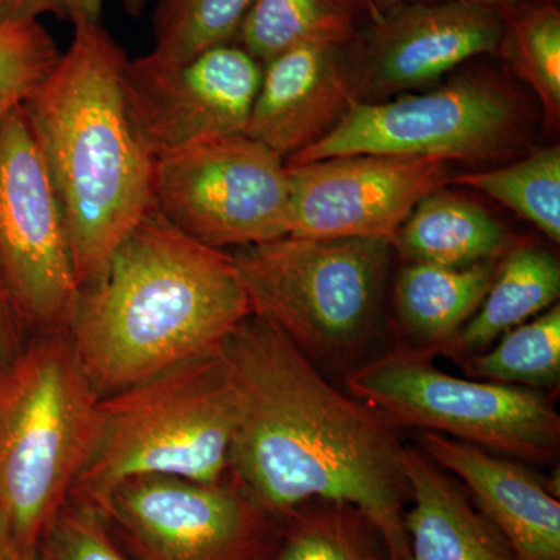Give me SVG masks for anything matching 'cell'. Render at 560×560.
<instances>
[{
  "label": "cell",
  "instance_id": "cell-1",
  "mask_svg": "<svg viewBox=\"0 0 560 560\" xmlns=\"http://www.w3.org/2000/svg\"><path fill=\"white\" fill-rule=\"evenodd\" d=\"M217 355L235 410L230 474L246 492L279 521L313 500L349 504L390 560H410V488L393 427L253 313Z\"/></svg>",
  "mask_w": 560,
  "mask_h": 560
},
{
  "label": "cell",
  "instance_id": "cell-2",
  "mask_svg": "<svg viewBox=\"0 0 560 560\" xmlns=\"http://www.w3.org/2000/svg\"><path fill=\"white\" fill-rule=\"evenodd\" d=\"M249 315L230 250L194 241L153 210L80 290L65 334L103 399L213 355Z\"/></svg>",
  "mask_w": 560,
  "mask_h": 560
},
{
  "label": "cell",
  "instance_id": "cell-3",
  "mask_svg": "<svg viewBox=\"0 0 560 560\" xmlns=\"http://www.w3.org/2000/svg\"><path fill=\"white\" fill-rule=\"evenodd\" d=\"M127 60L102 21L77 22L68 50L24 105L60 198L80 290L153 212L154 158L132 130L121 92Z\"/></svg>",
  "mask_w": 560,
  "mask_h": 560
},
{
  "label": "cell",
  "instance_id": "cell-4",
  "mask_svg": "<svg viewBox=\"0 0 560 560\" xmlns=\"http://www.w3.org/2000/svg\"><path fill=\"white\" fill-rule=\"evenodd\" d=\"M234 431L219 355L180 364L98 400L90 451L69 500L97 506L140 477L220 482L230 474Z\"/></svg>",
  "mask_w": 560,
  "mask_h": 560
},
{
  "label": "cell",
  "instance_id": "cell-5",
  "mask_svg": "<svg viewBox=\"0 0 560 560\" xmlns=\"http://www.w3.org/2000/svg\"><path fill=\"white\" fill-rule=\"evenodd\" d=\"M98 400L65 331L33 335L0 374V526L28 550L69 501Z\"/></svg>",
  "mask_w": 560,
  "mask_h": 560
},
{
  "label": "cell",
  "instance_id": "cell-6",
  "mask_svg": "<svg viewBox=\"0 0 560 560\" xmlns=\"http://www.w3.org/2000/svg\"><path fill=\"white\" fill-rule=\"evenodd\" d=\"M390 248L375 238L285 235L230 253L250 313L313 363L348 372L381 324Z\"/></svg>",
  "mask_w": 560,
  "mask_h": 560
},
{
  "label": "cell",
  "instance_id": "cell-7",
  "mask_svg": "<svg viewBox=\"0 0 560 560\" xmlns=\"http://www.w3.org/2000/svg\"><path fill=\"white\" fill-rule=\"evenodd\" d=\"M345 388L393 429L433 431L495 455L558 458L560 416L540 389L460 378L419 348H394L345 372Z\"/></svg>",
  "mask_w": 560,
  "mask_h": 560
},
{
  "label": "cell",
  "instance_id": "cell-8",
  "mask_svg": "<svg viewBox=\"0 0 560 560\" xmlns=\"http://www.w3.org/2000/svg\"><path fill=\"white\" fill-rule=\"evenodd\" d=\"M533 124L529 102L510 81L469 70L431 91L353 102L330 135L285 164L385 154L485 167L518 156Z\"/></svg>",
  "mask_w": 560,
  "mask_h": 560
},
{
  "label": "cell",
  "instance_id": "cell-9",
  "mask_svg": "<svg viewBox=\"0 0 560 560\" xmlns=\"http://www.w3.org/2000/svg\"><path fill=\"white\" fill-rule=\"evenodd\" d=\"M153 210L194 241L221 250L290 234L285 161L245 132L154 158Z\"/></svg>",
  "mask_w": 560,
  "mask_h": 560
},
{
  "label": "cell",
  "instance_id": "cell-10",
  "mask_svg": "<svg viewBox=\"0 0 560 560\" xmlns=\"http://www.w3.org/2000/svg\"><path fill=\"white\" fill-rule=\"evenodd\" d=\"M97 508L131 560H270L282 533L231 474L220 482L135 478Z\"/></svg>",
  "mask_w": 560,
  "mask_h": 560
},
{
  "label": "cell",
  "instance_id": "cell-11",
  "mask_svg": "<svg viewBox=\"0 0 560 560\" xmlns=\"http://www.w3.org/2000/svg\"><path fill=\"white\" fill-rule=\"evenodd\" d=\"M0 280L31 337L68 330L80 283L60 198L24 106L0 125Z\"/></svg>",
  "mask_w": 560,
  "mask_h": 560
},
{
  "label": "cell",
  "instance_id": "cell-12",
  "mask_svg": "<svg viewBox=\"0 0 560 560\" xmlns=\"http://www.w3.org/2000/svg\"><path fill=\"white\" fill-rule=\"evenodd\" d=\"M264 65L238 44H221L179 65L128 58L121 92L132 130L153 158L245 132Z\"/></svg>",
  "mask_w": 560,
  "mask_h": 560
},
{
  "label": "cell",
  "instance_id": "cell-13",
  "mask_svg": "<svg viewBox=\"0 0 560 560\" xmlns=\"http://www.w3.org/2000/svg\"><path fill=\"white\" fill-rule=\"evenodd\" d=\"M448 165L385 154H348L287 164L289 235L375 238L393 245L416 206L451 183Z\"/></svg>",
  "mask_w": 560,
  "mask_h": 560
},
{
  "label": "cell",
  "instance_id": "cell-14",
  "mask_svg": "<svg viewBox=\"0 0 560 560\" xmlns=\"http://www.w3.org/2000/svg\"><path fill=\"white\" fill-rule=\"evenodd\" d=\"M503 11L405 0L370 22L349 46L359 102L422 91L467 61L495 54Z\"/></svg>",
  "mask_w": 560,
  "mask_h": 560
},
{
  "label": "cell",
  "instance_id": "cell-15",
  "mask_svg": "<svg viewBox=\"0 0 560 560\" xmlns=\"http://www.w3.org/2000/svg\"><path fill=\"white\" fill-rule=\"evenodd\" d=\"M349 46L301 44L265 62L245 135L283 161L330 135L357 101Z\"/></svg>",
  "mask_w": 560,
  "mask_h": 560
},
{
  "label": "cell",
  "instance_id": "cell-16",
  "mask_svg": "<svg viewBox=\"0 0 560 560\" xmlns=\"http://www.w3.org/2000/svg\"><path fill=\"white\" fill-rule=\"evenodd\" d=\"M416 442L434 464L456 475L471 503L518 560H560V503L550 485L522 464L433 431Z\"/></svg>",
  "mask_w": 560,
  "mask_h": 560
},
{
  "label": "cell",
  "instance_id": "cell-17",
  "mask_svg": "<svg viewBox=\"0 0 560 560\" xmlns=\"http://www.w3.org/2000/svg\"><path fill=\"white\" fill-rule=\"evenodd\" d=\"M410 488L405 514L410 560H518L492 523L419 447H401Z\"/></svg>",
  "mask_w": 560,
  "mask_h": 560
},
{
  "label": "cell",
  "instance_id": "cell-18",
  "mask_svg": "<svg viewBox=\"0 0 560 560\" xmlns=\"http://www.w3.org/2000/svg\"><path fill=\"white\" fill-rule=\"evenodd\" d=\"M393 246L408 264L466 268L506 253L511 235L477 202L440 189L416 206Z\"/></svg>",
  "mask_w": 560,
  "mask_h": 560
},
{
  "label": "cell",
  "instance_id": "cell-19",
  "mask_svg": "<svg viewBox=\"0 0 560 560\" xmlns=\"http://www.w3.org/2000/svg\"><path fill=\"white\" fill-rule=\"evenodd\" d=\"M559 296V260L539 246H517L497 268L478 311L436 353L459 360L482 352L508 331L558 304Z\"/></svg>",
  "mask_w": 560,
  "mask_h": 560
},
{
  "label": "cell",
  "instance_id": "cell-20",
  "mask_svg": "<svg viewBox=\"0 0 560 560\" xmlns=\"http://www.w3.org/2000/svg\"><path fill=\"white\" fill-rule=\"evenodd\" d=\"M495 271L490 261L466 268L407 264L394 287L401 327L434 355L478 311Z\"/></svg>",
  "mask_w": 560,
  "mask_h": 560
},
{
  "label": "cell",
  "instance_id": "cell-21",
  "mask_svg": "<svg viewBox=\"0 0 560 560\" xmlns=\"http://www.w3.org/2000/svg\"><path fill=\"white\" fill-rule=\"evenodd\" d=\"M381 18L371 0H253L234 43L265 65L301 44L349 46Z\"/></svg>",
  "mask_w": 560,
  "mask_h": 560
},
{
  "label": "cell",
  "instance_id": "cell-22",
  "mask_svg": "<svg viewBox=\"0 0 560 560\" xmlns=\"http://www.w3.org/2000/svg\"><path fill=\"white\" fill-rule=\"evenodd\" d=\"M270 560H390L382 537L355 508L313 500L282 517Z\"/></svg>",
  "mask_w": 560,
  "mask_h": 560
},
{
  "label": "cell",
  "instance_id": "cell-23",
  "mask_svg": "<svg viewBox=\"0 0 560 560\" xmlns=\"http://www.w3.org/2000/svg\"><path fill=\"white\" fill-rule=\"evenodd\" d=\"M499 54L539 101L545 120H560V10L555 0H529L503 10Z\"/></svg>",
  "mask_w": 560,
  "mask_h": 560
},
{
  "label": "cell",
  "instance_id": "cell-24",
  "mask_svg": "<svg viewBox=\"0 0 560 560\" xmlns=\"http://www.w3.org/2000/svg\"><path fill=\"white\" fill-rule=\"evenodd\" d=\"M451 183L488 195L560 243V149L533 151L489 171L460 173Z\"/></svg>",
  "mask_w": 560,
  "mask_h": 560
},
{
  "label": "cell",
  "instance_id": "cell-25",
  "mask_svg": "<svg viewBox=\"0 0 560 560\" xmlns=\"http://www.w3.org/2000/svg\"><path fill=\"white\" fill-rule=\"evenodd\" d=\"M456 361L475 381L552 388L560 378L559 302L504 334L495 348Z\"/></svg>",
  "mask_w": 560,
  "mask_h": 560
},
{
  "label": "cell",
  "instance_id": "cell-26",
  "mask_svg": "<svg viewBox=\"0 0 560 560\" xmlns=\"http://www.w3.org/2000/svg\"><path fill=\"white\" fill-rule=\"evenodd\" d=\"M253 0H160L153 14L150 54L171 65L234 43Z\"/></svg>",
  "mask_w": 560,
  "mask_h": 560
},
{
  "label": "cell",
  "instance_id": "cell-27",
  "mask_svg": "<svg viewBox=\"0 0 560 560\" xmlns=\"http://www.w3.org/2000/svg\"><path fill=\"white\" fill-rule=\"evenodd\" d=\"M61 54L39 21L0 24V125L31 101Z\"/></svg>",
  "mask_w": 560,
  "mask_h": 560
},
{
  "label": "cell",
  "instance_id": "cell-28",
  "mask_svg": "<svg viewBox=\"0 0 560 560\" xmlns=\"http://www.w3.org/2000/svg\"><path fill=\"white\" fill-rule=\"evenodd\" d=\"M38 560H131L94 504L69 500L40 537Z\"/></svg>",
  "mask_w": 560,
  "mask_h": 560
},
{
  "label": "cell",
  "instance_id": "cell-29",
  "mask_svg": "<svg viewBox=\"0 0 560 560\" xmlns=\"http://www.w3.org/2000/svg\"><path fill=\"white\" fill-rule=\"evenodd\" d=\"M103 0H0V24L39 21L43 16L77 24L102 21Z\"/></svg>",
  "mask_w": 560,
  "mask_h": 560
},
{
  "label": "cell",
  "instance_id": "cell-30",
  "mask_svg": "<svg viewBox=\"0 0 560 560\" xmlns=\"http://www.w3.org/2000/svg\"><path fill=\"white\" fill-rule=\"evenodd\" d=\"M31 340L2 280H0V374L9 370Z\"/></svg>",
  "mask_w": 560,
  "mask_h": 560
},
{
  "label": "cell",
  "instance_id": "cell-31",
  "mask_svg": "<svg viewBox=\"0 0 560 560\" xmlns=\"http://www.w3.org/2000/svg\"><path fill=\"white\" fill-rule=\"evenodd\" d=\"M0 560H38L36 552L28 550L24 545L0 526Z\"/></svg>",
  "mask_w": 560,
  "mask_h": 560
},
{
  "label": "cell",
  "instance_id": "cell-32",
  "mask_svg": "<svg viewBox=\"0 0 560 560\" xmlns=\"http://www.w3.org/2000/svg\"><path fill=\"white\" fill-rule=\"evenodd\" d=\"M420 2H456L469 3V5L489 7V9L508 10L512 7L522 5L529 0H420Z\"/></svg>",
  "mask_w": 560,
  "mask_h": 560
},
{
  "label": "cell",
  "instance_id": "cell-33",
  "mask_svg": "<svg viewBox=\"0 0 560 560\" xmlns=\"http://www.w3.org/2000/svg\"><path fill=\"white\" fill-rule=\"evenodd\" d=\"M150 0H121L124 9L130 16H139L145 7L149 5Z\"/></svg>",
  "mask_w": 560,
  "mask_h": 560
},
{
  "label": "cell",
  "instance_id": "cell-34",
  "mask_svg": "<svg viewBox=\"0 0 560 560\" xmlns=\"http://www.w3.org/2000/svg\"><path fill=\"white\" fill-rule=\"evenodd\" d=\"M401 2H405V0H371L372 7H374L375 11H377L381 16Z\"/></svg>",
  "mask_w": 560,
  "mask_h": 560
}]
</instances>
